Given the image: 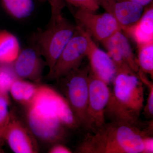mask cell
<instances>
[{
	"label": "cell",
	"instance_id": "6da1fadb",
	"mask_svg": "<svg viewBox=\"0 0 153 153\" xmlns=\"http://www.w3.org/2000/svg\"><path fill=\"white\" fill-rule=\"evenodd\" d=\"M152 131L126 123L106 122L96 132L87 134L76 152L145 153V138Z\"/></svg>",
	"mask_w": 153,
	"mask_h": 153
},
{
	"label": "cell",
	"instance_id": "7a4b0ae2",
	"mask_svg": "<svg viewBox=\"0 0 153 153\" xmlns=\"http://www.w3.org/2000/svg\"><path fill=\"white\" fill-rule=\"evenodd\" d=\"M112 84L105 110L106 122L126 123L143 128L139 118L144 106V91L137 74L118 73Z\"/></svg>",
	"mask_w": 153,
	"mask_h": 153
},
{
	"label": "cell",
	"instance_id": "3957f363",
	"mask_svg": "<svg viewBox=\"0 0 153 153\" xmlns=\"http://www.w3.org/2000/svg\"><path fill=\"white\" fill-rule=\"evenodd\" d=\"M26 108L27 124L36 138L53 145L61 143L65 139L67 128L52 108L37 94Z\"/></svg>",
	"mask_w": 153,
	"mask_h": 153
},
{
	"label": "cell",
	"instance_id": "277c9868",
	"mask_svg": "<svg viewBox=\"0 0 153 153\" xmlns=\"http://www.w3.org/2000/svg\"><path fill=\"white\" fill-rule=\"evenodd\" d=\"M77 26L61 15L51 19L50 25L35 37V48L44 57L49 71L55 66L60 54L74 36Z\"/></svg>",
	"mask_w": 153,
	"mask_h": 153
},
{
	"label": "cell",
	"instance_id": "5b68a950",
	"mask_svg": "<svg viewBox=\"0 0 153 153\" xmlns=\"http://www.w3.org/2000/svg\"><path fill=\"white\" fill-rule=\"evenodd\" d=\"M89 64L81 66L66 74L60 82L74 117L79 126L86 128V110L88 97Z\"/></svg>",
	"mask_w": 153,
	"mask_h": 153
},
{
	"label": "cell",
	"instance_id": "8992f818",
	"mask_svg": "<svg viewBox=\"0 0 153 153\" xmlns=\"http://www.w3.org/2000/svg\"><path fill=\"white\" fill-rule=\"evenodd\" d=\"M74 36L66 45L57 62L48 73V78L57 80L81 66L87 57L92 38L77 26Z\"/></svg>",
	"mask_w": 153,
	"mask_h": 153
},
{
	"label": "cell",
	"instance_id": "52a82bcc",
	"mask_svg": "<svg viewBox=\"0 0 153 153\" xmlns=\"http://www.w3.org/2000/svg\"><path fill=\"white\" fill-rule=\"evenodd\" d=\"M110 91L108 85L90 70L86 129L90 133L96 132L106 123L105 110L109 100Z\"/></svg>",
	"mask_w": 153,
	"mask_h": 153
},
{
	"label": "cell",
	"instance_id": "ba28073f",
	"mask_svg": "<svg viewBox=\"0 0 153 153\" xmlns=\"http://www.w3.org/2000/svg\"><path fill=\"white\" fill-rule=\"evenodd\" d=\"M96 12L78 9L74 15L77 25L100 42H102L121 30L116 19L108 13Z\"/></svg>",
	"mask_w": 153,
	"mask_h": 153
},
{
	"label": "cell",
	"instance_id": "9c48e42d",
	"mask_svg": "<svg viewBox=\"0 0 153 153\" xmlns=\"http://www.w3.org/2000/svg\"><path fill=\"white\" fill-rule=\"evenodd\" d=\"M3 137L14 153L38 152L36 137L27 125L23 123L12 112L8 123L4 130Z\"/></svg>",
	"mask_w": 153,
	"mask_h": 153
},
{
	"label": "cell",
	"instance_id": "30bf717a",
	"mask_svg": "<svg viewBox=\"0 0 153 153\" xmlns=\"http://www.w3.org/2000/svg\"><path fill=\"white\" fill-rule=\"evenodd\" d=\"M116 20L122 31L136 23L143 13V7L130 0H97Z\"/></svg>",
	"mask_w": 153,
	"mask_h": 153
},
{
	"label": "cell",
	"instance_id": "8fae6325",
	"mask_svg": "<svg viewBox=\"0 0 153 153\" xmlns=\"http://www.w3.org/2000/svg\"><path fill=\"white\" fill-rule=\"evenodd\" d=\"M41 55L35 49L27 48L19 53L13 63L14 71L19 78L41 82L44 63Z\"/></svg>",
	"mask_w": 153,
	"mask_h": 153
},
{
	"label": "cell",
	"instance_id": "7c38bea8",
	"mask_svg": "<svg viewBox=\"0 0 153 153\" xmlns=\"http://www.w3.org/2000/svg\"><path fill=\"white\" fill-rule=\"evenodd\" d=\"M38 95L57 115L67 128L79 126L66 99L49 86L39 85Z\"/></svg>",
	"mask_w": 153,
	"mask_h": 153
},
{
	"label": "cell",
	"instance_id": "4fadbf2b",
	"mask_svg": "<svg viewBox=\"0 0 153 153\" xmlns=\"http://www.w3.org/2000/svg\"><path fill=\"white\" fill-rule=\"evenodd\" d=\"M87 57L91 72L108 85L112 84L117 74L114 63L107 52L100 49L93 40Z\"/></svg>",
	"mask_w": 153,
	"mask_h": 153
},
{
	"label": "cell",
	"instance_id": "5bb4252c",
	"mask_svg": "<svg viewBox=\"0 0 153 153\" xmlns=\"http://www.w3.org/2000/svg\"><path fill=\"white\" fill-rule=\"evenodd\" d=\"M123 31L133 39L137 46L153 42V3L136 23Z\"/></svg>",
	"mask_w": 153,
	"mask_h": 153
},
{
	"label": "cell",
	"instance_id": "9a60e30c",
	"mask_svg": "<svg viewBox=\"0 0 153 153\" xmlns=\"http://www.w3.org/2000/svg\"><path fill=\"white\" fill-rule=\"evenodd\" d=\"M114 49L125 61L131 68L137 74L139 71L137 58L134 55L127 38L122 30L117 31L108 39L102 42Z\"/></svg>",
	"mask_w": 153,
	"mask_h": 153
},
{
	"label": "cell",
	"instance_id": "2e32d148",
	"mask_svg": "<svg viewBox=\"0 0 153 153\" xmlns=\"http://www.w3.org/2000/svg\"><path fill=\"white\" fill-rule=\"evenodd\" d=\"M39 84L18 78L11 85L9 92L17 102L26 107L31 104L38 93Z\"/></svg>",
	"mask_w": 153,
	"mask_h": 153
},
{
	"label": "cell",
	"instance_id": "e0dca14e",
	"mask_svg": "<svg viewBox=\"0 0 153 153\" xmlns=\"http://www.w3.org/2000/svg\"><path fill=\"white\" fill-rule=\"evenodd\" d=\"M20 53L19 41L7 32L0 33V64L13 63Z\"/></svg>",
	"mask_w": 153,
	"mask_h": 153
},
{
	"label": "cell",
	"instance_id": "ac0fdd59",
	"mask_svg": "<svg viewBox=\"0 0 153 153\" xmlns=\"http://www.w3.org/2000/svg\"><path fill=\"white\" fill-rule=\"evenodd\" d=\"M2 1L9 13L18 19L29 17L35 8L33 0H2Z\"/></svg>",
	"mask_w": 153,
	"mask_h": 153
},
{
	"label": "cell",
	"instance_id": "d6986e66",
	"mask_svg": "<svg viewBox=\"0 0 153 153\" xmlns=\"http://www.w3.org/2000/svg\"><path fill=\"white\" fill-rule=\"evenodd\" d=\"M138 54L137 58L139 70L148 74L153 79V42L138 46Z\"/></svg>",
	"mask_w": 153,
	"mask_h": 153
},
{
	"label": "cell",
	"instance_id": "ffe728a7",
	"mask_svg": "<svg viewBox=\"0 0 153 153\" xmlns=\"http://www.w3.org/2000/svg\"><path fill=\"white\" fill-rule=\"evenodd\" d=\"M18 78L13 63L0 64V94L8 95L11 85Z\"/></svg>",
	"mask_w": 153,
	"mask_h": 153
},
{
	"label": "cell",
	"instance_id": "44dd1931",
	"mask_svg": "<svg viewBox=\"0 0 153 153\" xmlns=\"http://www.w3.org/2000/svg\"><path fill=\"white\" fill-rule=\"evenodd\" d=\"M143 84L147 87L149 94L146 105L144 106L143 110L144 114L148 118H152L153 116V83L149 80L146 74L139 70L137 73Z\"/></svg>",
	"mask_w": 153,
	"mask_h": 153
},
{
	"label": "cell",
	"instance_id": "7402d4cb",
	"mask_svg": "<svg viewBox=\"0 0 153 153\" xmlns=\"http://www.w3.org/2000/svg\"><path fill=\"white\" fill-rule=\"evenodd\" d=\"M8 95L0 94V129L5 128L10 118Z\"/></svg>",
	"mask_w": 153,
	"mask_h": 153
},
{
	"label": "cell",
	"instance_id": "603a6c76",
	"mask_svg": "<svg viewBox=\"0 0 153 153\" xmlns=\"http://www.w3.org/2000/svg\"><path fill=\"white\" fill-rule=\"evenodd\" d=\"M72 5L75 6L78 9H84L96 12L100 8L97 0H66Z\"/></svg>",
	"mask_w": 153,
	"mask_h": 153
},
{
	"label": "cell",
	"instance_id": "cb8c5ba5",
	"mask_svg": "<svg viewBox=\"0 0 153 153\" xmlns=\"http://www.w3.org/2000/svg\"><path fill=\"white\" fill-rule=\"evenodd\" d=\"M51 7V18L54 19L62 15V11L65 7L63 0H47Z\"/></svg>",
	"mask_w": 153,
	"mask_h": 153
},
{
	"label": "cell",
	"instance_id": "d4e9b609",
	"mask_svg": "<svg viewBox=\"0 0 153 153\" xmlns=\"http://www.w3.org/2000/svg\"><path fill=\"white\" fill-rule=\"evenodd\" d=\"M50 153H71L72 152L70 149L60 143H57L53 144L49 149Z\"/></svg>",
	"mask_w": 153,
	"mask_h": 153
},
{
	"label": "cell",
	"instance_id": "484cf974",
	"mask_svg": "<svg viewBox=\"0 0 153 153\" xmlns=\"http://www.w3.org/2000/svg\"><path fill=\"white\" fill-rule=\"evenodd\" d=\"M130 1L143 7L150 4L151 3H152L153 1V0H130Z\"/></svg>",
	"mask_w": 153,
	"mask_h": 153
},
{
	"label": "cell",
	"instance_id": "4316f807",
	"mask_svg": "<svg viewBox=\"0 0 153 153\" xmlns=\"http://www.w3.org/2000/svg\"><path fill=\"white\" fill-rule=\"evenodd\" d=\"M4 128L3 129H0V141H1L2 140L4 139L3 135H4Z\"/></svg>",
	"mask_w": 153,
	"mask_h": 153
}]
</instances>
